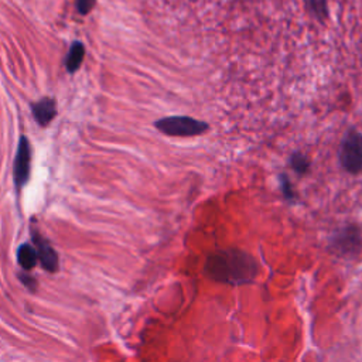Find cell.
Segmentation results:
<instances>
[{
    "label": "cell",
    "instance_id": "obj_1",
    "mask_svg": "<svg viewBox=\"0 0 362 362\" xmlns=\"http://www.w3.org/2000/svg\"><path fill=\"white\" fill-rule=\"evenodd\" d=\"M206 274L216 281L243 284L255 279L257 266L255 259L238 249H225L212 253L205 263Z\"/></svg>",
    "mask_w": 362,
    "mask_h": 362
},
{
    "label": "cell",
    "instance_id": "obj_2",
    "mask_svg": "<svg viewBox=\"0 0 362 362\" xmlns=\"http://www.w3.org/2000/svg\"><path fill=\"white\" fill-rule=\"evenodd\" d=\"M156 129L167 136L192 137L208 132V123L189 116H167L154 123Z\"/></svg>",
    "mask_w": 362,
    "mask_h": 362
},
{
    "label": "cell",
    "instance_id": "obj_3",
    "mask_svg": "<svg viewBox=\"0 0 362 362\" xmlns=\"http://www.w3.org/2000/svg\"><path fill=\"white\" fill-rule=\"evenodd\" d=\"M339 163L349 174L362 173V134L349 130L339 146Z\"/></svg>",
    "mask_w": 362,
    "mask_h": 362
},
{
    "label": "cell",
    "instance_id": "obj_4",
    "mask_svg": "<svg viewBox=\"0 0 362 362\" xmlns=\"http://www.w3.org/2000/svg\"><path fill=\"white\" fill-rule=\"evenodd\" d=\"M31 171V146L25 136L20 137L13 164V181L17 189H21L30 180Z\"/></svg>",
    "mask_w": 362,
    "mask_h": 362
},
{
    "label": "cell",
    "instance_id": "obj_5",
    "mask_svg": "<svg viewBox=\"0 0 362 362\" xmlns=\"http://www.w3.org/2000/svg\"><path fill=\"white\" fill-rule=\"evenodd\" d=\"M33 240H34V247L37 250L38 260L41 262L42 267H45L48 272H55L58 267V257L51 245L48 243L47 239H44L38 232H33Z\"/></svg>",
    "mask_w": 362,
    "mask_h": 362
},
{
    "label": "cell",
    "instance_id": "obj_6",
    "mask_svg": "<svg viewBox=\"0 0 362 362\" xmlns=\"http://www.w3.org/2000/svg\"><path fill=\"white\" fill-rule=\"evenodd\" d=\"M33 116L40 126H47L57 115V103L52 98H42L31 106Z\"/></svg>",
    "mask_w": 362,
    "mask_h": 362
},
{
    "label": "cell",
    "instance_id": "obj_7",
    "mask_svg": "<svg viewBox=\"0 0 362 362\" xmlns=\"http://www.w3.org/2000/svg\"><path fill=\"white\" fill-rule=\"evenodd\" d=\"M85 57V47L81 41H74L65 58V68L69 74H74L81 66Z\"/></svg>",
    "mask_w": 362,
    "mask_h": 362
},
{
    "label": "cell",
    "instance_id": "obj_8",
    "mask_svg": "<svg viewBox=\"0 0 362 362\" xmlns=\"http://www.w3.org/2000/svg\"><path fill=\"white\" fill-rule=\"evenodd\" d=\"M17 260H18V264L25 269V270H30L33 269L35 264H37V260H38V256H37V250L34 246L28 245V243H24L18 247V252H17Z\"/></svg>",
    "mask_w": 362,
    "mask_h": 362
},
{
    "label": "cell",
    "instance_id": "obj_9",
    "mask_svg": "<svg viewBox=\"0 0 362 362\" xmlns=\"http://www.w3.org/2000/svg\"><path fill=\"white\" fill-rule=\"evenodd\" d=\"M305 7H307L308 13L320 23H322L328 16L327 0H305Z\"/></svg>",
    "mask_w": 362,
    "mask_h": 362
},
{
    "label": "cell",
    "instance_id": "obj_10",
    "mask_svg": "<svg viewBox=\"0 0 362 362\" xmlns=\"http://www.w3.org/2000/svg\"><path fill=\"white\" fill-rule=\"evenodd\" d=\"M288 163H290V167L294 170V173H297L298 175L307 174L310 170V165H311L308 157L300 151L293 153L288 158Z\"/></svg>",
    "mask_w": 362,
    "mask_h": 362
},
{
    "label": "cell",
    "instance_id": "obj_11",
    "mask_svg": "<svg viewBox=\"0 0 362 362\" xmlns=\"http://www.w3.org/2000/svg\"><path fill=\"white\" fill-rule=\"evenodd\" d=\"M279 184H280V187H281V192H283L284 198H286L287 201H293V199L296 198V195H294V191H293L290 178H288L284 173H281V174L279 175Z\"/></svg>",
    "mask_w": 362,
    "mask_h": 362
},
{
    "label": "cell",
    "instance_id": "obj_12",
    "mask_svg": "<svg viewBox=\"0 0 362 362\" xmlns=\"http://www.w3.org/2000/svg\"><path fill=\"white\" fill-rule=\"evenodd\" d=\"M95 1H96V0H75V6H76V10H78L82 16H85V14H88V13L93 8Z\"/></svg>",
    "mask_w": 362,
    "mask_h": 362
}]
</instances>
